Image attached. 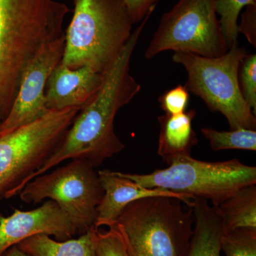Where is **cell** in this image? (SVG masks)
<instances>
[{"mask_svg": "<svg viewBox=\"0 0 256 256\" xmlns=\"http://www.w3.org/2000/svg\"><path fill=\"white\" fill-rule=\"evenodd\" d=\"M154 10L152 8L132 32L118 57L104 73L98 92L82 108L62 142L30 181L67 160L82 158L98 168L124 149L114 132V119L118 112L140 92L141 86L131 75L130 65L140 36Z\"/></svg>", "mask_w": 256, "mask_h": 256, "instance_id": "obj_1", "label": "cell"}, {"mask_svg": "<svg viewBox=\"0 0 256 256\" xmlns=\"http://www.w3.org/2000/svg\"><path fill=\"white\" fill-rule=\"evenodd\" d=\"M69 12L57 0H0V126L32 60L45 45L64 34Z\"/></svg>", "mask_w": 256, "mask_h": 256, "instance_id": "obj_2", "label": "cell"}, {"mask_svg": "<svg viewBox=\"0 0 256 256\" xmlns=\"http://www.w3.org/2000/svg\"><path fill=\"white\" fill-rule=\"evenodd\" d=\"M73 16L64 32L60 63L105 73L132 33L133 24L121 0H73Z\"/></svg>", "mask_w": 256, "mask_h": 256, "instance_id": "obj_3", "label": "cell"}, {"mask_svg": "<svg viewBox=\"0 0 256 256\" xmlns=\"http://www.w3.org/2000/svg\"><path fill=\"white\" fill-rule=\"evenodd\" d=\"M181 202L168 196L140 198L130 203L111 226L137 256H185L194 216L192 207L185 210Z\"/></svg>", "mask_w": 256, "mask_h": 256, "instance_id": "obj_4", "label": "cell"}, {"mask_svg": "<svg viewBox=\"0 0 256 256\" xmlns=\"http://www.w3.org/2000/svg\"><path fill=\"white\" fill-rule=\"evenodd\" d=\"M248 52L234 45L225 54L204 57L174 52L173 62L181 64L188 73L185 87L198 96L212 112H220L230 130H256V117L244 100L238 84L240 62Z\"/></svg>", "mask_w": 256, "mask_h": 256, "instance_id": "obj_5", "label": "cell"}, {"mask_svg": "<svg viewBox=\"0 0 256 256\" xmlns=\"http://www.w3.org/2000/svg\"><path fill=\"white\" fill-rule=\"evenodd\" d=\"M118 172L143 188L204 198L214 206L244 186L256 184V166L242 164L238 159L210 162L192 156H182L166 169L156 170L150 174Z\"/></svg>", "mask_w": 256, "mask_h": 256, "instance_id": "obj_6", "label": "cell"}, {"mask_svg": "<svg viewBox=\"0 0 256 256\" xmlns=\"http://www.w3.org/2000/svg\"><path fill=\"white\" fill-rule=\"evenodd\" d=\"M95 169L88 160H70L68 164L34 178L18 195L28 204L55 202L82 235L94 227L104 194Z\"/></svg>", "mask_w": 256, "mask_h": 256, "instance_id": "obj_7", "label": "cell"}, {"mask_svg": "<svg viewBox=\"0 0 256 256\" xmlns=\"http://www.w3.org/2000/svg\"><path fill=\"white\" fill-rule=\"evenodd\" d=\"M229 48L216 10V0H178L162 16L144 53L146 60L166 52L220 56Z\"/></svg>", "mask_w": 256, "mask_h": 256, "instance_id": "obj_8", "label": "cell"}, {"mask_svg": "<svg viewBox=\"0 0 256 256\" xmlns=\"http://www.w3.org/2000/svg\"><path fill=\"white\" fill-rule=\"evenodd\" d=\"M64 34L45 45L24 74L18 95L8 118L0 126V136L14 132L46 116L47 82L63 58Z\"/></svg>", "mask_w": 256, "mask_h": 256, "instance_id": "obj_9", "label": "cell"}, {"mask_svg": "<svg viewBox=\"0 0 256 256\" xmlns=\"http://www.w3.org/2000/svg\"><path fill=\"white\" fill-rule=\"evenodd\" d=\"M37 234H46L63 242L73 238L78 232L66 214L52 200H47L34 210H16L10 216L0 214V256Z\"/></svg>", "mask_w": 256, "mask_h": 256, "instance_id": "obj_10", "label": "cell"}, {"mask_svg": "<svg viewBox=\"0 0 256 256\" xmlns=\"http://www.w3.org/2000/svg\"><path fill=\"white\" fill-rule=\"evenodd\" d=\"M98 174L104 194L98 206L95 228H108L114 225L130 203L146 197H172L178 198L188 207L192 206L194 200L188 195L168 190L143 188L132 180L121 176L118 172L104 170L98 172Z\"/></svg>", "mask_w": 256, "mask_h": 256, "instance_id": "obj_11", "label": "cell"}, {"mask_svg": "<svg viewBox=\"0 0 256 256\" xmlns=\"http://www.w3.org/2000/svg\"><path fill=\"white\" fill-rule=\"evenodd\" d=\"M104 74L88 67L72 69L58 64L50 74L46 88V106L50 111L86 105L102 85Z\"/></svg>", "mask_w": 256, "mask_h": 256, "instance_id": "obj_12", "label": "cell"}, {"mask_svg": "<svg viewBox=\"0 0 256 256\" xmlns=\"http://www.w3.org/2000/svg\"><path fill=\"white\" fill-rule=\"evenodd\" d=\"M194 228L185 256H220L224 220L216 207L204 198H196L192 205Z\"/></svg>", "mask_w": 256, "mask_h": 256, "instance_id": "obj_13", "label": "cell"}, {"mask_svg": "<svg viewBox=\"0 0 256 256\" xmlns=\"http://www.w3.org/2000/svg\"><path fill=\"white\" fill-rule=\"evenodd\" d=\"M196 110L185 111L178 114L158 118L160 124L158 153L168 165L182 156H191L192 148L198 142L192 121Z\"/></svg>", "mask_w": 256, "mask_h": 256, "instance_id": "obj_14", "label": "cell"}, {"mask_svg": "<svg viewBox=\"0 0 256 256\" xmlns=\"http://www.w3.org/2000/svg\"><path fill=\"white\" fill-rule=\"evenodd\" d=\"M16 246L32 256H96V228L92 227L78 238L63 242L46 234H37Z\"/></svg>", "mask_w": 256, "mask_h": 256, "instance_id": "obj_15", "label": "cell"}, {"mask_svg": "<svg viewBox=\"0 0 256 256\" xmlns=\"http://www.w3.org/2000/svg\"><path fill=\"white\" fill-rule=\"evenodd\" d=\"M224 220L226 232L256 228V186H244L216 206Z\"/></svg>", "mask_w": 256, "mask_h": 256, "instance_id": "obj_16", "label": "cell"}, {"mask_svg": "<svg viewBox=\"0 0 256 256\" xmlns=\"http://www.w3.org/2000/svg\"><path fill=\"white\" fill-rule=\"evenodd\" d=\"M23 176L22 160L18 150L0 138V200L15 196Z\"/></svg>", "mask_w": 256, "mask_h": 256, "instance_id": "obj_17", "label": "cell"}, {"mask_svg": "<svg viewBox=\"0 0 256 256\" xmlns=\"http://www.w3.org/2000/svg\"><path fill=\"white\" fill-rule=\"evenodd\" d=\"M201 132L204 137L208 140L213 150H256V130L240 128L230 131H220L213 128H202Z\"/></svg>", "mask_w": 256, "mask_h": 256, "instance_id": "obj_18", "label": "cell"}, {"mask_svg": "<svg viewBox=\"0 0 256 256\" xmlns=\"http://www.w3.org/2000/svg\"><path fill=\"white\" fill-rule=\"evenodd\" d=\"M256 0H216V10L228 48L238 44V18L242 10Z\"/></svg>", "mask_w": 256, "mask_h": 256, "instance_id": "obj_19", "label": "cell"}, {"mask_svg": "<svg viewBox=\"0 0 256 256\" xmlns=\"http://www.w3.org/2000/svg\"><path fill=\"white\" fill-rule=\"evenodd\" d=\"M222 250L226 256H256V228L225 230L222 238Z\"/></svg>", "mask_w": 256, "mask_h": 256, "instance_id": "obj_20", "label": "cell"}, {"mask_svg": "<svg viewBox=\"0 0 256 256\" xmlns=\"http://www.w3.org/2000/svg\"><path fill=\"white\" fill-rule=\"evenodd\" d=\"M240 92L249 107L256 114V55L247 54L240 62L238 70Z\"/></svg>", "mask_w": 256, "mask_h": 256, "instance_id": "obj_21", "label": "cell"}, {"mask_svg": "<svg viewBox=\"0 0 256 256\" xmlns=\"http://www.w3.org/2000/svg\"><path fill=\"white\" fill-rule=\"evenodd\" d=\"M108 230L96 228V256H128L124 239L114 227Z\"/></svg>", "mask_w": 256, "mask_h": 256, "instance_id": "obj_22", "label": "cell"}, {"mask_svg": "<svg viewBox=\"0 0 256 256\" xmlns=\"http://www.w3.org/2000/svg\"><path fill=\"white\" fill-rule=\"evenodd\" d=\"M190 95L185 86L178 85L160 96L161 108L166 114H178L186 111Z\"/></svg>", "mask_w": 256, "mask_h": 256, "instance_id": "obj_23", "label": "cell"}, {"mask_svg": "<svg viewBox=\"0 0 256 256\" xmlns=\"http://www.w3.org/2000/svg\"><path fill=\"white\" fill-rule=\"evenodd\" d=\"M238 33L246 37L249 43L256 47V4L250 5L245 8L238 24Z\"/></svg>", "mask_w": 256, "mask_h": 256, "instance_id": "obj_24", "label": "cell"}, {"mask_svg": "<svg viewBox=\"0 0 256 256\" xmlns=\"http://www.w3.org/2000/svg\"><path fill=\"white\" fill-rule=\"evenodd\" d=\"M133 24L141 22L150 10L156 6L159 0H121Z\"/></svg>", "mask_w": 256, "mask_h": 256, "instance_id": "obj_25", "label": "cell"}, {"mask_svg": "<svg viewBox=\"0 0 256 256\" xmlns=\"http://www.w3.org/2000/svg\"><path fill=\"white\" fill-rule=\"evenodd\" d=\"M0 256H32L28 255L26 252H24L18 246H14L6 250V252H3Z\"/></svg>", "mask_w": 256, "mask_h": 256, "instance_id": "obj_26", "label": "cell"}, {"mask_svg": "<svg viewBox=\"0 0 256 256\" xmlns=\"http://www.w3.org/2000/svg\"><path fill=\"white\" fill-rule=\"evenodd\" d=\"M122 239H124V238H122ZM124 245H126V250H127L128 256H137V255H136V254H134V252H132V249H131L128 246V244H126V242H124Z\"/></svg>", "mask_w": 256, "mask_h": 256, "instance_id": "obj_27", "label": "cell"}]
</instances>
